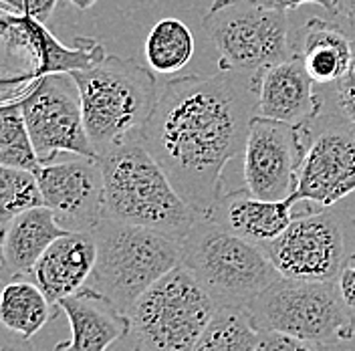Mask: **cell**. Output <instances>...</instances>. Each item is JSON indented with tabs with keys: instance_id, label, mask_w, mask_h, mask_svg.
Instances as JSON below:
<instances>
[{
	"instance_id": "cell-1",
	"label": "cell",
	"mask_w": 355,
	"mask_h": 351,
	"mask_svg": "<svg viewBox=\"0 0 355 351\" xmlns=\"http://www.w3.org/2000/svg\"><path fill=\"white\" fill-rule=\"evenodd\" d=\"M257 115V75L224 71L170 79L141 144L182 198L206 216L222 196V172L244 150Z\"/></svg>"
},
{
	"instance_id": "cell-2",
	"label": "cell",
	"mask_w": 355,
	"mask_h": 351,
	"mask_svg": "<svg viewBox=\"0 0 355 351\" xmlns=\"http://www.w3.org/2000/svg\"><path fill=\"white\" fill-rule=\"evenodd\" d=\"M97 160L105 184L103 219L148 226L184 241L202 216L182 198L141 139L125 142Z\"/></svg>"
},
{
	"instance_id": "cell-3",
	"label": "cell",
	"mask_w": 355,
	"mask_h": 351,
	"mask_svg": "<svg viewBox=\"0 0 355 351\" xmlns=\"http://www.w3.org/2000/svg\"><path fill=\"white\" fill-rule=\"evenodd\" d=\"M69 75L79 87L85 128L97 157L139 139L159 99L152 69L133 59L107 55L99 65Z\"/></svg>"
},
{
	"instance_id": "cell-4",
	"label": "cell",
	"mask_w": 355,
	"mask_h": 351,
	"mask_svg": "<svg viewBox=\"0 0 355 351\" xmlns=\"http://www.w3.org/2000/svg\"><path fill=\"white\" fill-rule=\"evenodd\" d=\"M91 232L97 259L87 285L125 315L155 281L182 264V241L154 228L103 219Z\"/></svg>"
},
{
	"instance_id": "cell-5",
	"label": "cell",
	"mask_w": 355,
	"mask_h": 351,
	"mask_svg": "<svg viewBox=\"0 0 355 351\" xmlns=\"http://www.w3.org/2000/svg\"><path fill=\"white\" fill-rule=\"evenodd\" d=\"M182 264L218 307H248L281 275L261 244L200 216L182 241Z\"/></svg>"
},
{
	"instance_id": "cell-6",
	"label": "cell",
	"mask_w": 355,
	"mask_h": 351,
	"mask_svg": "<svg viewBox=\"0 0 355 351\" xmlns=\"http://www.w3.org/2000/svg\"><path fill=\"white\" fill-rule=\"evenodd\" d=\"M216 311V301L178 264L128 313L133 351H192Z\"/></svg>"
},
{
	"instance_id": "cell-7",
	"label": "cell",
	"mask_w": 355,
	"mask_h": 351,
	"mask_svg": "<svg viewBox=\"0 0 355 351\" xmlns=\"http://www.w3.org/2000/svg\"><path fill=\"white\" fill-rule=\"evenodd\" d=\"M0 37L4 61L15 59V69L4 71L2 77V103L21 101L46 75L85 71L107 57L105 46L93 37L61 43L44 22L4 6H0Z\"/></svg>"
},
{
	"instance_id": "cell-8",
	"label": "cell",
	"mask_w": 355,
	"mask_h": 351,
	"mask_svg": "<svg viewBox=\"0 0 355 351\" xmlns=\"http://www.w3.org/2000/svg\"><path fill=\"white\" fill-rule=\"evenodd\" d=\"M246 309L259 329L281 331L323 345H333L355 333L354 315L341 299L337 281L279 277Z\"/></svg>"
},
{
	"instance_id": "cell-9",
	"label": "cell",
	"mask_w": 355,
	"mask_h": 351,
	"mask_svg": "<svg viewBox=\"0 0 355 351\" xmlns=\"http://www.w3.org/2000/svg\"><path fill=\"white\" fill-rule=\"evenodd\" d=\"M202 26L218 49V69L259 75L293 55V33L285 10L254 0H214Z\"/></svg>"
},
{
	"instance_id": "cell-10",
	"label": "cell",
	"mask_w": 355,
	"mask_h": 351,
	"mask_svg": "<svg viewBox=\"0 0 355 351\" xmlns=\"http://www.w3.org/2000/svg\"><path fill=\"white\" fill-rule=\"evenodd\" d=\"M341 204L295 214L287 230L263 246L281 277L337 281L355 263V216Z\"/></svg>"
},
{
	"instance_id": "cell-11",
	"label": "cell",
	"mask_w": 355,
	"mask_h": 351,
	"mask_svg": "<svg viewBox=\"0 0 355 351\" xmlns=\"http://www.w3.org/2000/svg\"><path fill=\"white\" fill-rule=\"evenodd\" d=\"M305 152L297 172L295 202L321 208L355 194V128L337 110L325 111L303 128Z\"/></svg>"
},
{
	"instance_id": "cell-12",
	"label": "cell",
	"mask_w": 355,
	"mask_h": 351,
	"mask_svg": "<svg viewBox=\"0 0 355 351\" xmlns=\"http://www.w3.org/2000/svg\"><path fill=\"white\" fill-rule=\"evenodd\" d=\"M19 103L41 164L57 162L59 155L97 157L85 128L79 87L69 73L39 79Z\"/></svg>"
},
{
	"instance_id": "cell-13",
	"label": "cell",
	"mask_w": 355,
	"mask_h": 351,
	"mask_svg": "<svg viewBox=\"0 0 355 351\" xmlns=\"http://www.w3.org/2000/svg\"><path fill=\"white\" fill-rule=\"evenodd\" d=\"M305 152L303 128L254 115L244 144V188L265 200H287Z\"/></svg>"
},
{
	"instance_id": "cell-14",
	"label": "cell",
	"mask_w": 355,
	"mask_h": 351,
	"mask_svg": "<svg viewBox=\"0 0 355 351\" xmlns=\"http://www.w3.org/2000/svg\"><path fill=\"white\" fill-rule=\"evenodd\" d=\"M44 206L67 232H91L103 220L105 184L97 157L43 164L37 170Z\"/></svg>"
},
{
	"instance_id": "cell-15",
	"label": "cell",
	"mask_w": 355,
	"mask_h": 351,
	"mask_svg": "<svg viewBox=\"0 0 355 351\" xmlns=\"http://www.w3.org/2000/svg\"><path fill=\"white\" fill-rule=\"evenodd\" d=\"M325 110L303 61L291 55L257 75V115L305 128Z\"/></svg>"
},
{
	"instance_id": "cell-16",
	"label": "cell",
	"mask_w": 355,
	"mask_h": 351,
	"mask_svg": "<svg viewBox=\"0 0 355 351\" xmlns=\"http://www.w3.org/2000/svg\"><path fill=\"white\" fill-rule=\"evenodd\" d=\"M57 305L69 319L71 339L57 343L55 351H107L130 335V317L93 286L85 285Z\"/></svg>"
},
{
	"instance_id": "cell-17",
	"label": "cell",
	"mask_w": 355,
	"mask_h": 351,
	"mask_svg": "<svg viewBox=\"0 0 355 351\" xmlns=\"http://www.w3.org/2000/svg\"><path fill=\"white\" fill-rule=\"evenodd\" d=\"M295 204L297 202L293 196L287 200H265L241 188L222 192L218 202L206 216L218 222L228 232L265 246L287 230L295 219Z\"/></svg>"
},
{
	"instance_id": "cell-18",
	"label": "cell",
	"mask_w": 355,
	"mask_h": 351,
	"mask_svg": "<svg viewBox=\"0 0 355 351\" xmlns=\"http://www.w3.org/2000/svg\"><path fill=\"white\" fill-rule=\"evenodd\" d=\"M293 55L303 61L315 85L331 87L352 65L354 31L337 19L311 17L293 33Z\"/></svg>"
},
{
	"instance_id": "cell-19",
	"label": "cell",
	"mask_w": 355,
	"mask_h": 351,
	"mask_svg": "<svg viewBox=\"0 0 355 351\" xmlns=\"http://www.w3.org/2000/svg\"><path fill=\"white\" fill-rule=\"evenodd\" d=\"M97 259L93 232H65L53 242L31 273L46 299L57 305L87 285Z\"/></svg>"
},
{
	"instance_id": "cell-20",
	"label": "cell",
	"mask_w": 355,
	"mask_h": 351,
	"mask_svg": "<svg viewBox=\"0 0 355 351\" xmlns=\"http://www.w3.org/2000/svg\"><path fill=\"white\" fill-rule=\"evenodd\" d=\"M67 230L46 208H31L2 226V273L4 281L28 279L44 250Z\"/></svg>"
},
{
	"instance_id": "cell-21",
	"label": "cell",
	"mask_w": 355,
	"mask_h": 351,
	"mask_svg": "<svg viewBox=\"0 0 355 351\" xmlns=\"http://www.w3.org/2000/svg\"><path fill=\"white\" fill-rule=\"evenodd\" d=\"M61 309L53 305L46 295L31 279H12L2 289L0 321L2 327L33 339L49 321L57 317Z\"/></svg>"
},
{
	"instance_id": "cell-22",
	"label": "cell",
	"mask_w": 355,
	"mask_h": 351,
	"mask_svg": "<svg viewBox=\"0 0 355 351\" xmlns=\"http://www.w3.org/2000/svg\"><path fill=\"white\" fill-rule=\"evenodd\" d=\"M144 55L148 67L155 73H178L194 55V35L180 19H159L148 33Z\"/></svg>"
},
{
	"instance_id": "cell-23",
	"label": "cell",
	"mask_w": 355,
	"mask_h": 351,
	"mask_svg": "<svg viewBox=\"0 0 355 351\" xmlns=\"http://www.w3.org/2000/svg\"><path fill=\"white\" fill-rule=\"evenodd\" d=\"M261 329L246 307H218L192 351H257Z\"/></svg>"
},
{
	"instance_id": "cell-24",
	"label": "cell",
	"mask_w": 355,
	"mask_h": 351,
	"mask_svg": "<svg viewBox=\"0 0 355 351\" xmlns=\"http://www.w3.org/2000/svg\"><path fill=\"white\" fill-rule=\"evenodd\" d=\"M0 166L31 172L43 166L19 101H6L0 108Z\"/></svg>"
},
{
	"instance_id": "cell-25",
	"label": "cell",
	"mask_w": 355,
	"mask_h": 351,
	"mask_svg": "<svg viewBox=\"0 0 355 351\" xmlns=\"http://www.w3.org/2000/svg\"><path fill=\"white\" fill-rule=\"evenodd\" d=\"M44 206L37 172L21 168H0V220L2 226L31 208Z\"/></svg>"
},
{
	"instance_id": "cell-26",
	"label": "cell",
	"mask_w": 355,
	"mask_h": 351,
	"mask_svg": "<svg viewBox=\"0 0 355 351\" xmlns=\"http://www.w3.org/2000/svg\"><path fill=\"white\" fill-rule=\"evenodd\" d=\"M354 31V28H352ZM327 93L325 99L331 101L333 110H337L352 126L355 128V31H354V59L352 65L347 69V73L331 87H325Z\"/></svg>"
},
{
	"instance_id": "cell-27",
	"label": "cell",
	"mask_w": 355,
	"mask_h": 351,
	"mask_svg": "<svg viewBox=\"0 0 355 351\" xmlns=\"http://www.w3.org/2000/svg\"><path fill=\"white\" fill-rule=\"evenodd\" d=\"M257 351H331V345L299 339L281 331L261 329Z\"/></svg>"
},
{
	"instance_id": "cell-28",
	"label": "cell",
	"mask_w": 355,
	"mask_h": 351,
	"mask_svg": "<svg viewBox=\"0 0 355 351\" xmlns=\"http://www.w3.org/2000/svg\"><path fill=\"white\" fill-rule=\"evenodd\" d=\"M57 2L59 0H0V6L15 10V12H22V15H31L37 21L46 24L57 8Z\"/></svg>"
},
{
	"instance_id": "cell-29",
	"label": "cell",
	"mask_w": 355,
	"mask_h": 351,
	"mask_svg": "<svg viewBox=\"0 0 355 351\" xmlns=\"http://www.w3.org/2000/svg\"><path fill=\"white\" fill-rule=\"evenodd\" d=\"M263 6L268 8H277V10H293V8H299V6H305V4H317V6H323L331 17L337 15V2L339 0H254Z\"/></svg>"
},
{
	"instance_id": "cell-30",
	"label": "cell",
	"mask_w": 355,
	"mask_h": 351,
	"mask_svg": "<svg viewBox=\"0 0 355 351\" xmlns=\"http://www.w3.org/2000/svg\"><path fill=\"white\" fill-rule=\"evenodd\" d=\"M337 285H339L341 299L347 305V309L352 311L355 321V264H349V266H345L341 271V275L337 279Z\"/></svg>"
},
{
	"instance_id": "cell-31",
	"label": "cell",
	"mask_w": 355,
	"mask_h": 351,
	"mask_svg": "<svg viewBox=\"0 0 355 351\" xmlns=\"http://www.w3.org/2000/svg\"><path fill=\"white\" fill-rule=\"evenodd\" d=\"M0 351H39L31 339L26 337H21L17 333H12L10 329L2 327V333H0Z\"/></svg>"
},
{
	"instance_id": "cell-32",
	"label": "cell",
	"mask_w": 355,
	"mask_h": 351,
	"mask_svg": "<svg viewBox=\"0 0 355 351\" xmlns=\"http://www.w3.org/2000/svg\"><path fill=\"white\" fill-rule=\"evenodd\" d=\"M333 19L341 21L355 31V0H339L337 2V15Z\"/></svg>"
},
{
	"instance_id": "cell-33",
	"label": "cell",
	"mask_w": 355,
	"mask_h": 351,
	"mask_svg": "<svg viewBox=\"0 0 355 351\" xmlns=\"http://www.w3.org/2000/svg\"><path fill=\"white\" fill-rule=\"evenodd\" d=\"M331 351H355V333L341 339V341H337V343H333Z\"/></svg>"
},
{
	"instance_id": "cell-34",
	"label": "cell",
	"mask_w": 355,
	"mask_h": 351,
	"mask_svg": "<svg viewBox=\"0 0 355 351\" xmlns=\"http://www.w3.org/2000/svg\"><path fill=\"white\" fill-rule=\"evenodd\" d=\"M75 8H79V10H87V8H91L93 4H97L99 0H69Z\"/></svg>"
}]
</instances>
